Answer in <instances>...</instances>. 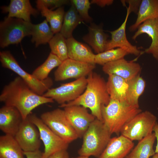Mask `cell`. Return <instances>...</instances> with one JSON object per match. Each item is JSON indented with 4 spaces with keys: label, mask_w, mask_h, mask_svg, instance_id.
Listing matches in <instances>:
<instances>
[{
    "label": "cell",
    "mask_w": 158,
    "mask_h": 158,
    "mask_svg": "<svg viewBox=\"0 0 158 158\" xmlns=\"http://www.w3.org/2000/svg\"><path fill=\"white\" fill-rule=\"evenodd\" d=\"M0 61L3 67L18 74L32 91L39 95H43L53 84L50 77L40 81L24 70L9 51H0Z\"/></svg>",
    "instance_id": "8992f818"
},
{
    "label": "cell",
    "mask_w": 158,
    "mask_h": 158,
    "mask_svg": "<svg viewBox=\"0 0 158 158\" xmlns=\"http://www.w3.org/2000/svg\"><path fill=\"white\" fill-rule=\"evenodd\" d=\"M137 29L132 37V39L135 40L142 34L148 35L152 39V43L150 47L145 49V52L152 54L158 61V18L145 20L139 26Z\"/></svg>",
    "instance_id": "d6986e66"
},
{
    "label": "cell",
    "mask_w": 158,
    "mask_h": 158,
    "mask_svg": "<svg viewBox=\"0 0 158 158\" xmlns=\"http://www.w3.org/2000/svg\"><path fill=\"white\" fill-rule=\"evenodd\" d=\"M153 131L155 133L156 139L157 140V144L155 150V153L158 154V123L156 124L154 129Z\"/></svg>",
    "instance_id": "f35d334b"
},
{
    "label": "cell",
    "mask_w": 158,
    "mask_h": 158,
    "mask_svg": "<svg viewBox=\"0 0 158 158\" xmlns=\"http://www.w3.org/2000/svg\"><path fill=\"white\" fill-rule=\"evenodd\" d=\"M69 1L67 0H37L36 1L37 9L42 7H44L53 10L59 8L63 5L68 4Z\"/></svg>",
    "instance_id": "836d02e7"
},
{
    "label": "cell",
    "mask_w": 158,
    "mask_h": 158,
    "mask_svg": "<svg viewBox=\"0 0 158 158\" xmlns=\"http://www.w3.org/2000/svg\"><path fill=\"white\" fill-rule=\"evenodd\" d=\"M157 121V117L151 112L142 111L125 125L120 134L132 141H140L153 133Z\"/></svg>",
    "instance_id": "52a82bcc"
},
{
    "label": "cell",
    "mask_w": 158,
    "mask_h": 158,
    "mask_svg": "<svg viewBox=\"0 0 158 158\" xmlns=\"http://www.w3.org/2000/svg\"><path fill=\"white\" fill-rule=\"evenodd\" d=\"M73 158H89V157L79 155L78 156Z\"/></svg>",
    "instance_id": "ab89813d"
},
{
    "label": "cell",
    "mask_w": 158,
    "mask_h": 158,
    "mask_svg": "<svg viewBox=\"0 0 158 158\" xmlns=\"http://www.w3.org/2000/svg\"><path fill=\"white\" fill-rule=\"evenodd\" d=\"M95 65L68 58L62 61L55 71L54 80L60 81L86 77L93 71L95 67Z\"/></svg>",
    "instance_id": "8fae6325"
},
{
    "label": "cell",
    "mask_w": 158,
    "mask_h": 158,
    "mask_svg": "<svg viewBox=\"0 0 158 158\" xmlns=\"http://www.w3.org/2000/svg\"><path fill=\"white\" fill-rule=\"evenodd\" d=\"M141 69L139 63L133 61H127L124 58L108 63L102 67L106 74L116 75L128 81L140 74Z\"/></svg>",
    "instance_id": "5bb4252c"
},
{
    "label": "cell",
    "mask_w": 158,
    "mask_h": 158,
    "mask_svg": "<svg viewBox=\"0 0 158 158\" xmlns=\"http://www.w3.org/2000/svg\"><path fill=\"white\" fill-rule=\"evenodd\" d=\"M142 111L139 108L111 99L101 108L103 122L111 134L117 135L128 121Z\"/></svg>",
    "instance_id": "3957f363"
},
{
    "label": "cell",
    "mask_w": 158,
    "mask_h": 158,
    "mask_svg": "<svg viewBox=\"0 0 158 158\" xmlns=\"http://www.w3.org/2000/svg\"><path fill=\"white\" fill-rule=\"evenodd\" d=\"M50 27L46 19L39 24H33L31 41L36 47L49 43L54 36Z\"/></svg>",
    "instance_id": "f1b7e54d"
},
{
    "label": "cell",
    "mask_w": 158,
    "mask_h": 158,
    "mask_svg": "<svg viewBox=\"0 0 158 158\" xmlns=\"http://www.w3.org/2000/svg\"><path fill=\"white\" fill-rule=\"evenodd\" d=\"M1 11L8 13L7 17L15 18L30 22V16H36L39 11L32 7L28 0H11L8 6L1 7Z\"/></svg>",
    "instance_id": "ac0fdd59"
},
{
    "label": "cell",
    "mask_w": 158,
    "mask_h": 158,
    "mask_svg": "<svg viewBox=\"0 0 158 158\" xmlns=\"http://www.w3.org/2000/svg\"><path fill=\"white\" fill-rule=\"evenodd\" d=\"M137 14L135 22L129 27L130 31H135L147 20L158 18V0H142Z\"/></svg>",
    "instance_id": "603a6c76"
},
{
    "label": "cell",
    "mask_w": 158,
    "mask_h": 158,
    "mask_svg": "<svg viewBox=\"0 0 158 158\" xmlns=\"http://www.w3.org/2000/svg\"><path fill=\"white\" fill-rule=\"evenodd\" d=\"M37 10L40 12L42 16L46 18L54 34L59 32L65 13L63 8L61 7L53 11L44 7H42Z\"/></svg>",
    "instance_id": "83f0119b"
},
{
    "label": "cell",
    "mask_w": 158,
    "mask_h": 158,
    "mask_svg": "<svg viewBox=\"0 0 158 158\" xmlns=\"http://www.w3.org/2000/svg\"><path fill=\"white\" fill-rule=\"evenodd\" d=\"M40 118L56 134L69 144L78 138L75 130L68 121L64 111L59 108L45 112Z\"/></svg>",
    "instance_id": "ba28073f"
},
{
    "label": "cell",
    "mask_w": 158,
    "mask_h": 158,
    "mask_svg": "<svg viewBox=\"0 0 158 158\" xmlns=\"http://www.w3.org/2000/svg\"><path fill=\"white\" fill-rule=\"evenodd\" d=\"M128 85V81L121 77L114 74L108 75L106 87L111 99L126 103Z\"/></svg>",
    "instance_id": "7402d4cb"
},
{
    "label": "cell",
    "mask_w": 158,
    "mask_h": 158,
    "mask_svg": "<svg viewBox=\"0 0 158 158\" xmlns=\"http://www.w3.org/2000/svg\"><path fill=\"white\" fill-rule=\"evenodd\" d=\"M68 58L81 62L95 64V54L87 45L73 37L66 39Z\"/></svg>",
    "instance_id": "ffe728a7"
},
{
    "label": "cell",
    "mask_w": 158,
    "mask_h": 158,
    "mask_svg": "<svg viewBox=\"0 0 158 158\" xmlns=\"http://www.w3.org/2000/svg\"><path fill=\"white\" fill-rule=\"evenodd\" d=\"M87 84L84 92L75 100L59 107L82 106L89 109L96 118L102 121V107L107 105L110 99L107 89L106 82L99 75L93 71L87 75Z\"/></svg>",
    "instance_id": "7a4b0ae2"
},
{
    "label": "cell",
    "mask_w": 158,
    "mask_h": 158,
    "mask_svg": "<svg viewBox=\"0 0 158 158\" xmlns=\"http://www.w3.org/2000/svg\"><path fill=\"white\" fill-rule=\"evenodd\" d=\"M87 84V78L83 77L59 86L51 88L42 96L52 98L60 105L73 101L85 90Z\"/></svg>",
    "instance_id": "9c48e42d"
},
{
    "label": "cell",
    "mask_w": 158,
    "mask_h": 158,
    "mask_svg": "<svg viewBox=\"0 0 158 158\" xmlns=\"http://www.w3.org/2000/svg\"><path fill=\"white\" fill-rule=\"evenodd\" d=\"M113 2V0H92L90 1L91 4H96L102 7L111 5Z\"/></svg>",
    "instance_id": "74e56055"
},
{
    "label": "cell",
    "mask_w": 158,
    "mask_h": 158,
    "mask_svg": "<svg viewBox=\"0 0 158 158\" xmlns=\"http://www.w3.org/2000/svg\"><path fill=\"white\" fill-rule=\"evenodd\" d=\"M128 54L126 51L121 48L112 49L95 54V63L103 66L108 63L124 58Z\"/></svg>",
    "instance_id": "1f68e13d"
},
{
    "label": "cell",
    "mask_w": 158,
    "mask_h": 158,
    "mask_svg": "<svg viewBox=\"0 0 158 158\" xmlns=\"http://www.w3.org/2000/svg\"><path fill=\"white\" fill-rule=\"evenodd\" d=\"M63 108L67 119L78 138H82L96 118L89 112L87 108L81 106H68Z\"/></svg>",
    "instance_id": "4fadbf2b"
},
{
    "label": "cell",
    "mask_w": 158,
    "mask_h": 158,
    "mask_svg": "<svg viewBox=\"0 0 158 158\" xmlns=\"http://www.w3.org/2000/svg\"><path fill=\"white\" fill-rule=\"evenodd\" d=\"M14 137L24 152L39 150L41 140L39 131L28 116L23 120Z\"/></svg>",
    "instance_id": "7c38bea8"
},
{
    "label": "cell",
    "mask_w": 158,
    "mask_h": 158,
    "mask_svg": "<svg viewBox=\"0 0 158 158\" xmlns=\"http://www.w3.org/2000/svg\"><path fill=\"white\" fill-rule=\"evenodd\" d=\"M48 43L51 52L57 56L62 61L69 58L66 39L60 32L55 34Z\"/></svg>",
    "instance_id": "4dcf8cb0"
},
{
    "label": "cell",
    "mask_w": 158,
    "mask_h": 158,
    "mask_svg": "<svg viewBox=\"0 0 158 158\" xmlns=\"http://www.w3.org/2000/svg\"><path fill=\"white\" fill-rule=\"evenodd\" d=\"M130 13L129 9L127 7V13L125 19L121 25L117 29L109 32L111 35V39L107 42L106 51L116 48H121L129 54L138 56L141 53L135 46L132 45L128 40L126 33V23Z\"/></svg>",
    "instance_id": "9a60e30c"
},
{
    "label": "cell",
    "mask_w": 158,
    "mask_h": 158,
    "mask_svg": "<svg viewBox=\"0 0 158 158\" xmlns=\"http://www.w3.org/2000/svg\"><path fill=\"white\" fill-rule=\"evenodd\" d=\"M152 158H158V154L155 153L153 156Z\"/></svg>",
    "instance_id": "60d3db41"
},
{
    "label": "cell",
    "mask_w": 158,
    "mask_h": 158,
    "mask_svg": "<svg viewBox=\"0 0 158 158\" xmlns=\"http://www.w3.org/2000/svg\"><path fill=\"white\" fill-rule=\"evenodd\" d=\"M88 29V32L83 37V40L97 54L105 51L109 36L104 32L102 26L91 23Z\"/></svg>",
    "instance_id": "44dd1931"
},
{
    "label": "cell",
    "mask_w": 158,
    "mask_h": 158,
    "mask_svg": "<svg viewBox=\"0 0 158 158\" xmlns=\"http://www.w3.org/2000/svg\"><path fill=\"white\" fill-rule=\"evenodd\" d=\"M134 145L133 141L122 135L111 138L99 158H126Z\"/></svg>",
    "instance_id": "e0dca14e"
},
{
    "label": "cell",
    "mask_w": 158,
    "mask_h": 158,
    "mask_svg": "<svg viewBox=\"0 0 158 158\" xmlns=\"http://www.w3.org/2000/svg\"><path fill=\"white\" fill-rule=\"evenodd\" d=\"M156 139L153 133L139 141L126 158H149L155 153L153 145Z\"/></svg>",
    "instance_id": "484cf974"
},
{
    "label": "cell",
    "mask_w": 158,
    "mask_h": 158,
    "mask_svg": "<svg viewBox=\"0 0 158 158\" xmlns=\"http://www.w3.org/2000/svg\"><path fill=\"white\" fill-rule=\"evenodd\" d=\"M129 4L130 13L132 12L137 13L142 0H123Z\"/></svg>",
    "instance_id": "e575fe53"
},
{
    "label": "cell",
    "mask_w": 158,
    "mask_h": 158,
    "mask_svg": "<svg viewBox=\"0 0 158 158\" xmlns=\"http://www.w3.org/2000/svg\"><path fill=\"white\" fill-rule=\"evenodd\" d=\"M70 1L82 20L86 22L91 23L92 19L88 13L90 7V2L88 0H72Z\"/></svg>",
    "instance_id": "d6a6232c"
},
{
    "label": "cell",
    "mask_w": 158,
    "mask_h": 158,
    "mask_svg": "<svg viewBox=\"0 0 158 158\" xmlns=\"http://www.w3.org/2000/svg\"><path fill=\"white\" fill-rule=\"evenodd\" d=\"M126 103L131 106L139 108V98L143 93L146 82L140 74L128 81Z\"/></svg>",
    "instance_id": "d4e9b609"
},
{
    "label": "cell",
    "mask_w": 158,
    "mask_h": 158,
    "mask_svg": "<svg viewBox=\"0 0 158 158\" xmlns=\"http://www.w3.org/2000/svg\"><path fill=\"white\" fill-rule=\"evenodd\" d=\"M111 135L103 121L96 118L82 137V144L78 151L79 155L99 158L109 142Z\"/></svg>",
    "instance_id": "277c9868"
},
{
    "label": "cell",
    "mask_w": 158,
    "mask_h": 158,
    "mask_svg": "<svg viewBox=\"0 0 158 158\" xmlns=\"http://www.w3.org/2000/svg\"><path fill=\"white\" fill-rule=\"evenodd\" d=\"M0 101L5 105L16 108L23 120L38 106L54 102L52 98L35 93L19 76L4 87L0 95Z\"/></svg>",
    "instance_id": "6da1fadb"
},
{
    "label": "cell",
    "mask_w": 158,
    "mask_h": 158,
    "mask_svg": "<svg viewBox=\"0 0 158 158\" xmlns=\"http://www.w3.org/2000/svg\"><path fill=\"white\" fill-rule=\"evenodd\" d=\"M45 158H70L67 150L59 151Z\"/></svg>",
    "instance_id": "d590c367"
},
{
    "label": "cell",
    "mask_w": 158,
    "mask_h": 158,
    "mask_svg": "<svg viewBox=\"0 0 158 158\" xmlns=\"http://www.w3.org/2000/svg\"><path fill=\"white\" fill-rule=\"evenodd\" d=\"M33 24L15 18L6 17L0 23V47L18 44L26 36L31 35Z\"/></svg>",
    "instance_id": "5b68a950"
},
{
    "label": "cell",
    "mask_w": 158,
    "mask_h": 158,
    "mask_svg": "<svg viewBox=\"0 0 158 158\" xmlns=\"http://www.w3.org/2000/svg\"><path fill=\"white\" fill-rule=\"evenodd\" d=\"M23 120L14 107L4 105L0 109V129L5 134L14 137Z\"/></svg>",
    "instance_id": "2e32d148"
},
{
    "label": "cell",
    "mask_w": 158,
    "mask_h": 158,
    "mask_svg": "<svg viewBox=\"0 0 158 158\" xmlns=\"http://www.w3.org/2000/svg\"><path fill=\"white\" fill-rule=\"evenodd\" d=\"M23 151L14 137L5 134L0 136V158H25Z\"/></svg>",
    "instance_id": "cb8c5ba5"
},
{
    "label": "cell",
    "mask_w": 158,
    "mask_h": 158,
    "mask_svg": "<svg viewBox=\"0 0 158 158\" xmlns=\"http://www.w3.org/2000/svg\"><path fill=\"white\" fill-rule=\"evenodd\" d=\"M82 20L74 5L65 13L60 32L66 39L73 37V32Z\"/></svg>",
    "instance_id": "4316f807"
},
{
    "label": "cell",
    "mask_w": 158,
    "mask_h": 158,
    "mask_svg": "<svg viewBox=\"0 0 158 158\" xmlns=\"http://www.w3.org/2000/svg\"><path fill=\"white\" fill-rule=\"evenodd\" d=\"M26 158H43V152L40 150L32 152H23Z\"/></svg>",
    "instance_id": "8d00e7d4"
},
{
    "label": "cell",
    "mask_w": 158,
    "mask_h": 158,
    "mask_svg": "<svg viewBox=\"0 0 158 158\" xmlns=\"http://www.w3.org/2000/svg\"><path fill=\"white\" fill-rule=\"evenodd\" d=\"M28 117L37 127L39 132L40 138L44 147L43 158L63 150H67L69 144L56 134L35 114H30Z\"/></svg>",
    "instance_id": "30bf717a"
},
{
    "label": "cell",
    "mask_w": 158,
    "mask_h": 158,
    "mask_svg": "<svg viewBox=\"0 0 158 158\" xmlns=\"http://www.w3.org/2000/svg\"><path fill=\"white\" fill-rule=\"evenodd\" d=\"M62 62L57 56L50 52L45 61L34 70L32 74L38 80H44L49 77L51 71L58 67Z\"/></svg>",
    "instance_id": "f546056e"
}]
</instances>
